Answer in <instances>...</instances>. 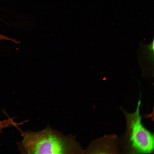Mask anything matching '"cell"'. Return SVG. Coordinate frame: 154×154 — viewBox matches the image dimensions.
Segmentation results:
<instances>
[{"label":"cell","instance_id":"cell-1","mask_svg":"<svg viewBox=\"0 0 154 154\" xmlns=\"http://www.w3.org/2000/svg\"><path fill=\"white\" fill-rule=\"evenodd\" d=\"M19 150L27 154H66L82 152L74 138L49 127L37 132L22 133Z\"/></svg>","mask_w":154,"mask_h":154},{"label":"cell","instance_id":"cell-2","mask_svg":"<svg viewBox=\"0 0 154 154\" xmlns=\"http://www.w3.org/2000/svg\"><path fill=\"white\" fill-rule=\"evenodd\" d=\"M140 99L135 111L129 113L122 109L126 121L124 137V152L128 153L149 154L153 152L154 135L141 123Z\"/></svg>","mask_w":154,"mask_h":154},{"label":"cell","instance_id":"cell-3","mask_svg":"<svg viewBox=\"0 0 154 154\" xmlns=\"http://www.w3.org/2000/svg\"><path fill=\"white\" fill-rule=\"evenodd\" d=\"M85 152L90 153H119L118 138L114 134L104 136L93 141Z\"/></svg>","mask_w":154,"mask_h":154},{"label":"cell","instance_id":"cell-4","mask_svg":"<svg viewBox=\"0 0 154 154\" xmlns=\"http://www.w3.org/2000/svg\"><path fill=\"white\" fill-rule=\"evenodd\" d=\"M19 124L14 121L13 118H9L8 119L0 121V132L4 128L12 126L17 127Z\"/></svg>","mask_w":154,"mask_h":154},{"label":"cell","instance_id":"cell-5","mask_svg":"<svg viewBox=\"0 0 154 154\" xmlns=\"http://www.w3.org/2000/svg\"><path fill=\"white\" fill-rule=\"evenodd\" d=\"M9 40L13 42L15 44H18L20 43L19 41L16 40L15 39H12L7 37L0 34V40Z\"/></svg>","mask_w":154,"mask_h":154}]
</instances>
